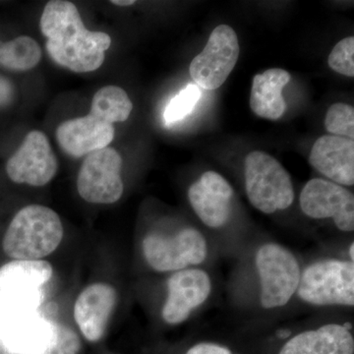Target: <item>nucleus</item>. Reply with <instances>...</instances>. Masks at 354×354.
Returning a JSON list of instances; mask_svg holds the SVG:
<instances>
[{
    "label": "nucleus",
    "mask_w": 354,
    "mask_h": 354,
    "mask_svg": "<svg viewBox=\"0 0 354 354\" xmlns=\"http://www.w3.org/2000/svg\"><path fill=\"white\" fill-rule=\"evenodd\" d=\"M39 27L48 39L46 50L53 62L77 73L99 69L104 51L111 44L106 32L86 29L78 9L72 2L53 0L44 7Z\"/></svg>",
    "instance_id": "f257e3e1"
},
{
    "label": "nucleus",
    "mask_w": 354,
    "mask_h": 354,
    "mask_svg": "<svg viewBox=\"0 0 354 354\" xmlns=\"http://www.w3.org/2000/svg\"><path fill=\"white\" fill-rule=\"evenodd\" d=\"M41 293L0 291V341L14 354H46L55 322L37 312Z\"/></svg>",
    "instance_id": "f03ea898"
},
{
    "label": "nucleus",
    "mask_w": 354,
    "mask_h": 354,
    "mask_svg": "<svg viewBox=\"0 0 354 354\" xmlns=\"http://www.w3.org/2000/svg\"><path fill=\"white\" fill-rule=\"evenodd\" d=\"M64 237L59 216L41 205L25 207L14 216L3 241L9 257L39 260L53 253Z\"/></svg>",
    "instance_id": "7ed1b4c3"
},
{
    "label": "nucleus",
    "mask_w": 354,
    "mask_h": 354,
    "mask_svg": "<svg viewBox=\"0 0 354 354\" xmlns=\"http://www.w3.org/2000/svg\"><path fill=\"white\" fill-rule=\"evenodd\" d=\"M247 197L254 208L274 214L290 208L295 201V188L290 174L271 155L255 151L247 155L244 164Z\"/></svg>",
    "instance_id": "20e7f679"
},
{
    "label": "nucleus",
    "mask_w": 354,
    "mask_h": 354,
    "mask_svg": "<svg viewBox=\"0 0 354 354\" xmlns=\"http://www.w3.org/2000/svg\"><path fill=\"white\" fill-rule=\"evenodd\" d=\"M298 295L316 306L354 305V265L351 261L323 260L305 269Z\"/></svg>",
    "instance_id": "39448f33"
},
{
    "label": "nucleus",
    "mask_w": 354,
    "mask_h": 354,
    "mask_svg": "<svg viewBox=\"0 0 354 354\" xmlns=\"http://www.w3.org/2000/svg\"><path fill=\"white\" fill-rule=\"evenodd\" d=\"M256 267L261 281V304L266 309L288 304L299 286L301 271L297 258L276 243L261 246L256 254Z\"/></svg>",
    "instance_id": "423d86ee"
},
{
    "label": "nucleus",
    "mask_w": 354,
    "mask_h": 354,
    "mask_svg": "<svg viewBox=\"0 0 354 354\" xmlns=\"http://www.w3.org/2000/svg\"><path fill=\"white\" fill-rule=\"evenodd\" d=\"M239 37L232 27L220 25L214 29L201 53L193 58L189 72L199 88L216 90L227 81L239 62Z\"/></svg>",
    "instance_id": "0eeeda50"
},
{
    "label": "nucleus",
    "mask_w": 354,
    "mask_h": 354,
    "mask_svg": "<svg viewBox=\"0 0 354 354\" xmlns=\"http://www.w3.org/2000/svg\"><path fill=\"white\" fill-rule=\"evenodd\" d=\"M143 251L147 262L156 271H181L204 262L208 246L201 232L186 228L174 237L148 235L143 241Z\"/></svg>",
    "instance_id": "6e6552de"
},
{
    "label": "nucleus",
    "mask_w": 354,
    "mask_h": 354,
    "mask_svg": "<svg viewBox=\"0 0 354 354\" xmlns=\"http://www.w3.org/2000/svg\"><path fill=\"white\" fill-rule=\"evenodd\" d=\"M122 158L113 148L95 151L86 157L77 179L79 194L93 204H113L123 193Z\"/></svg>",
    "instance_id": "1a4fd4ad"
},
{
    "label": "nucleus",
    "mask_w": 354,
    "mask_h": 354,
    "mask_svg": "<svg viewBox=\"0 0 354 354\" xmlns=\"http://www.w3.org/2000/svg\"><path fill=\"white\" fill-rule=\"evenodd\" d=\"M300 208L315 220L332 218L342 232H353L354 197L339 184L322 178L308 181L300 194Z\"/></svg>",
    "instance_id": "9d476101"
},
{
    "label": "nucleus",
    "mask_w": 354,
    "mask_h": 354,
    "mask_svg": "<svg viewBox=\"0 0 354 354\" xmlns=\"http://www.w3.org/2000/svg\"><path fill=\"white\" fill-rule=\"evenodd\" d=\"M57 157L46 135L34 130L8 160L6 171L14 183L44 186L57 174Z\"/></svg>",
    "instance_id": "9b49d317"
},
{
    "label": "nucleus",
    "mask_w": 354,
    "mask_h": 354,
    "mask_svg": "<svg viewBox=\"0 0 354 354\" xmlns=\"http://www.w3.org/2000/svg\"><path fill=\"white\" fill-rule=\"evenodd\" d=\"M211 279L202 270H181L167 283V301L162 309L165 322L176 325L187 320L192 310L206 301L211 293Z\"/></svg>",
    "instance_id": "f8f14e48"
},
{
    "label": "nucleus",
    "mask_w": 354,
    "mask_h": 354,
    "mask_svg": "<svg viewBox=\"0 0 354 354\" xmlns=\"http://www.w3.org/2000/svg\"><path fill=\"white\" fill-rule=\"evenodd\" d=\"M234 189L218 172H204L190 186L188 198L200 220L209 227H223L230 218Z\"/></svg>",
    "instance_id": "ddd939ff"
},
{
    "label": "nucleus",
    "mask_w": 354,
    "mask_h": 354,
    "mask_svg": "<svg viewBox=\"0 0 354 354\" xmlns=\"http://www.w3.org/2000/svg\"><path fill=\"white\" fill-rule=\"evenodd\" d=\"M114 138L113 124L88 114L65 121L58 127L57 139L62 150L74 158L106 148Z\"/></svg>",
    "instance_id": "4468645a"
},
{
    "label": "nucleus",
    "mask_w": 354,
    "mask_h": 354,
    "mask_svg": "<svg viewBox=\"0 0 354 354\" xmlns=\"http://www.w3.org/2000/svg\"><path fill=\"white\" fill-rule=\"evenodd\" d=\"M309 162L324 176L339 185L354 184V142L344 137L325 135L316 140Z\"/></svg>",
    "instance_id": "2eb2a0df"
},
{
    "label": "nucleus",
    "mask_w": 354,
    "mask_h": 354,
    "mask_svg": "<svg viewBox=\"0 0 354 354\" xmlns=\"http://www.w3.org/2000/svg\"><path fill=\"white\" fill-rule=\"evenodd\" d=\"M115 302V290L106 283H95L81 293L74 307V317L86 339L91 342L101 339Z\"/></svg>",
    "instance_id": "dca6fc26"
},
{
    "label": "nucleus",
    "mask_w": 354,
    "mask_h": 354,
    "mask_svg": "<svg viewBox=\"0 0 354 354\" xmlns=\"http://www.w3.org/2000/svg\"><path fill=\"white\" fill-rule=\"evenodd\" d=\"M354 339L348 328L329 324L306 330L286 342L279 354H353Z\"/></svg>",
    "instance_id": "f3484780"
},
{
    "label": "nucleus",
    "mask_w": 354,
    "mask_h": 354,
    "mask_svg": "<svg viewBox=\"0 0 354 354\" xmlns=\"http://www.w3.org/2000/svg\"><path fill=\"white\" fill-rule=\"evenodd\" d=\"M290 79V74L281 68L268 69L264 73L256 74L250 94L253 113L266 120H279L286 111L283 91Z\"/></svg>",
    "instance_id": "a211bd4d"
},
{
    "label": "nucleus",
    "mask_w": 354,
    "mask_h": 354,
    "mask_svg": "<svg viewBox=\"0 0 354 354\" xmlns=\"http://www.w3.org/2000/svg\"><path fill=\"white\" fill-rule=\"evenodd\" d=\"M53 268L41 260H16L0 269V290L32 292L50 281Z\"/></svg>",
    "instance_id": "6ab92c4d"
},
{
    "label": "nucleus",
    "mask_w": 354,
    "mask_h": 354,
    "mask_svg": "<svg viewBox=\"0 0 354 354\" xmlns=\"http://www.w3.org/2000/svg\"><path fill=\"white\" fill-rule=\"evenodd\" d=\"M132 109V102L123 88L118 86H106L95 93L88 114L113 124L127 120Z\"/></svg>",
    "instance_id": "aec40b11"
},
{
    "label": "nucleus",
    "mask_w": 354,
    "mask_h": 354,
    "mask_svg": "<svg viewBox=\"0 0 354 354\" xmlns=\"http://www.w3.org/2000/svg\"><path fill=\"white\" fill-rule=\"evenodd\" d=\"M41 58L39 44L30 37L22 36L0 44V64L16 71L34 68Z\"/></svg>",
    "instance_id": "412c9836"
},
{
    "label": "nucleus",
    "mask_w": 354,
    "mask_h": 354,
    "mask_svg": "<svg viewBox=\"0 0 354 354\" xmlns=\"http://www.w3.org/2000/svg\"><path fill=\"white\" fill-rule=\"evenodd\" d=\"M201 95V90L197 85L188 84L167 104L164 113L165 123L171 125L187 118L196 108Z\"/></svg>",
    "instance_id": "4be33fe9"
},
{
    "label": "nucleus",
    "mask_w": 354,
    "mask_h": 354,
    "mask_svg": "<svg viewBox=\"0 0 354 354\" xmlns=\"http://www.w3.org/2000/svg\"><path fill=\"white\" fill-rule=\"evenodd\" d=\"M325 127L334 136L353 140V106L344 102L333 104L326 114Z\"/></svg>",
    "instance_id": "5701e85b"
},
{
    "label": "nucleus",
    "mask_w": 354,
    "mask_h": 354,
    "mask_svg": "<svg viewBox=\"0 0 354 354\" xmlns=\"http://www.w3.org/2000/svg\"><path fill=\"white\" fill-rule=\"evenodd\" d=\"M328 64L330 69L346 77H354V37H348L335 44Z\"/></svg>",
    "instance_id": "b1692460"
},
{
    "label": "nucleus",
    "mask_w": 354,
    "mask_h": 354,
    "mask_svg": "<svg viewBox=\"0 0 354 354\" xmlns=\"http://www.w3.org/2000/svg\"><path fill=\"white\" fill-rule=\"evenodd\" d=\"M80 346V339L75 332L55 322L53 342L46 354H78Z\"/></svg>",
    "instance_id": "393cba45"
},
{
    "label": "nucleus",
    "mask_w": 354,
    "mask_h": 354,
    "mask_svg": "<svg viewBox=\"0 0 354 354\" xmlns=\"http://www.w3.org/2000/svg\"><path fill=\"white\" fill-rule=\"evenodd\" d=\"M186 354H230V351L218 344H199L191 348Z\"/></svg>",
    "instance_id": "a878e982"
},
{
    "label": "nucleus",
    "mask_w": 354,
    "mask_h": 354,
    "mask_svg": "<svg viewBox=\"0 0 354 354\" xmlns=\"http://www.w3.org/2000/svg\"><path fill=\"white\" fill-rule=\"evenodd\" d=\"M13 90L10 82L0 77V106H6L12 97Z\"/></svg>",
    "instance_id": "bb28decb"
},
{
    "label": "nucleus",
    "mask_w": 354,
    "mask_h": 354,
    "mask_svg": "<svg viewBox=\"0 0 354 354\" xmlns=\"http://www.w3.org/2000/svg\"><path fill=\"white\" fill-rule=\"evenodd\" d=\"M111 3L118 6H130L136 3V1H134V0H113Z\"/></svg>",
    "instance_id": "cd10ccee"
},
{
    "label": "nucleus",
    "mask_w": 354,
    "mask_h": 354,
    "mask_svg": "<svg viewBox=\"0 0 354 354\" xmlns=\"http://www.w3.org/2000/svg\"><path fill=\"white\" fill-rule=\"evenodd\" d=\"M353 249H354V244L351 243V248H349V255H351V261L353 262Z\"/></svg>",
    "instance_id": "c85d7f7f"
},
{
    "label": "nucleus",
    "mask_w": 354,
    "mask_h": 354,
    "mask_svg": "<svg viewBox=\"0 0 354 354\" xmlns=\"http://www.w3.org/2000/svg\"><path fill=\"white\" fill-rule=\"evenodd\" d=\"M0 44H1V43H0Z\"/></svg>",
    "instance_id": "c756f323"
}]
</instances>
